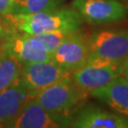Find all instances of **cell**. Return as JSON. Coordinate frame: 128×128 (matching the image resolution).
Here are the masks:
<instances>
[{"mask_svg": "<svg viewBox=\"0 0 128 128\" xmlns=\"http://www.w3.org/2000/svg\"><path fill=\"white\" fill-rule=\"evenodd\" d=\"M18 32L36 35L53 32H78L84 20L71 7L34 14H9L5 15Z\"/></svg>", "mask_w": 128, "mask_h": 128, "instance_id": "cell-1", "label": "cell"}, {"mask_svg": "<svg viewBox=\"0 0 128 128\" xmlns=\"http://www.w3.org/2000/svg\"><path fill=\"white\" fill-rule=\"evenodd\" d=\"M88 93L78 86L71 79L64 80L43 88L30 91V97L51 114L66 122L69 127L74 113L81 107Z\"/></svg>", "mask_w": 128, "mask_h": 128, "instance_id": "cell-2", "label": "cell"}, {"mask_svg": "<svg viewBox=\"0 0 128 128\" xmlns=\"http://www.w3.org/2000/svg\"><path fill=\"white\" fill-rule=\"evenodd\" d=\"M122 63L89 56L86 64L72 73V80L81 89L89 94L122 76Z\"/></svg>", "mask_w": 128, "mask_h": 128, "instance_id": "cell-3", "label": "cell"}, {"mask_svg": "<svg viewBox=\"0 0 128 128\" xmlns=\"http://www.w3.org/2000/svg\"><path fill=\"white\" fill-rule=\"evenodd\" d=\"M90 56L122 63L128 56V30H104L89 37Z\"/></svg>", "mask_w": 128, "mask_h": 128, "instance_id": "cell-4", "label": "cell"}, {"mask_svg": "<svg viewBox=\"0 0 128 128\" xmlns=\"http://www.w3.org/2000/svg\"><path fill=\"white\" fill-rule=\"evenodd\" d=\"M71 7L84 21L98 25L122 21L128 14V9L118 0H73Z\"/></svg>", "mask_w": 128, "mask_h": 128, "instance_id": "cell-5", "label": "cell"}, {"mask_svg": "<svg viewBox=\"0 0 128 128\" xmlns=\"http://www.w3.org/2000/svg\"><path fill=\"white\" fill-rule=\"evenodd\" d=\"M20 78L30 91L41 90L72 78V73L52 60L22 64Z\"/></svg>", "mask_w": 128, "mask_h": 128, "instance_id": "cell-6", "label": "cell"}, {"mask_svg": "<svg viewBox=\"0 0 128 128\" xmlns=\"http://www.w3.org/2000/svg\"><path fill=\"white\" fill-rule=\"evenodd\" d=\"M1 48L14 55L22 64L52 60V54L34 35L18 30L5 33Z\"/></svg>", "mask_w": 128, "mask_h": 128, "instance_id": "cell-7", "label": "cell"}, {"mask_svg": "<svg viewBox=\"0 0 128 128\" xmlns=\"http://www.w3.org/2000/svg\"><path fill=\"white\" fill-rule=\"evenodd\" d=\"M89 56V38L78 30L70 33L53 51L52 61L73 73L86 64Z\"/></svg>", "mask_w": 128, "mask_h": 128, "instance_id": "cell-8", "label": "cell"}, {"mask_svg": "<svg viewBox=\"0 0 128 128\" xmlns=\"http://www.w3.org/2000/svg\"><path fill=\"white\" fill-rule=\"evenodd\" d=\"M69 127L128 128V119L94 104L81 106L74 113Z\"/></svg>", "mask_w": 128, "mask_h": 128, "instance_id": "cell-9", "label": "cell"}, {"mask_svg": "<svg viewBox=\"0 0 128 128\" xmlns=\"http://www.w3.org/2000/svg\"><path fill=\"white\" fill-rule=\"evenodd\" d=\"M10 128L68 127L66 122L45 109L36 100L30 99L18 116L10 124Z\"/></svg>", "mask_w": 128, "mask_h": 128, "instance_id": "cell-10", "label": "cell"}, {"mask_svg": "<svg viewBox=\"0 0 128 128\" xmlns=\"http://www.w3.org/2000/svg\"><path fill=\"white\" fill-rule=\"evenodd\" d=\"M30 99V91L18 78L0 91V127H8Z\"/></svg>", "mask_w": 128, "mask_h": 128, "instance_id": "cell-11", "label": "cell"}, {"mask_svg": "<svg viewBox=\"0 0 128 128\" xmlns=\"http://www.w3.org/2000/svg\"><path fill=\"white\" fill-rule=\"evenodd\" d=\"M91 96L110 106L119 114L128 117V82L119 76L105 86L93 90Z\"/></svg>", "mask_w": 128, "mask_h": 128, "instance_id": "cell-12", "label": "cell"}, {"mask_svg": "<svg viewBox=\"0 0 128 128\" xmlns=\"http://www.w3.org/2000/svg\"><path fill=\"white\" fill-rule=\"evenodd\" d=\"M22 64L12 54L0 48V91L20 78Z\"/></svg>", "mask_w": 128, "mask_h": 128, "instance_id": "cell-13", "label": "cell"}, {"mask_svg": "<svg viewBox=\"0 0 128 128\" xmlns=\"http://www.w3.org/2000/svg\"><path fill=\"white\" fill-rule=\"evenodd\" d=\"M64 0H16L12 14H34L63 7Z\"/></svg>", "mask_w": 128, "mask_h": 128, "instance_id": "cell-14", "label": "cell"}, {"mask_svg": "<svg viewBox=\"0 0 128 128\" xmlns=\"http://www.w3.org/2000/svg\"><path fill=\"white\" fill-rule=\"evenodd\" d=\"M72 32H53L42 33V34H36L34 36L36 37L45 46L46 50L52 54L53 51L60 46V44Z\"/></svg>", "mask_w": 128, "mask_h": 128, "instance_id": "cell-15", "label": "cell"}, {"mask_svg": "<svg viewBox=\"0 0 128 128\" xmlns=\"http://www.w3.org/2000/svg\"><path fill=\"white\" fill-rule=\"evenodd\" d=\"M16 0H0V15L12 14Z\"/></svg>", "mask_w": 128, "mask_h": 128, "instance_id": "cell-16", "label": "cell"}, {"mask_svg": "<svg viewBox=\"0 0 128 128\" xmlns=\"http://www.w3.org/2000/svg\"><path fill=\"white\" fill-rule=\"evenodd\" d=\"M122 76L128 82V56L124 60L122 66Z\"/></svg>", "mask_w": 128, "mask_h": 128, "instance_id": "cell-17", "label": "cell"}, {"mask_svg": "<svg viewBox=\"0 0 128 128\" xmlns=\"http://www.w3.org/2000/svg\"><path fill=\"white\" fill-rule=\"evenodd\" d=\"M4 37H5V30L3 28V26L2 24L0 23V48L2 46V43H3V40H4Z\"/></svg>", "mask_w": 128, "mask_h": 128, "instance_id": "cell-18", "label": "cell"}]
</instances>
